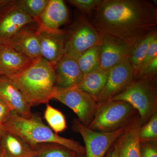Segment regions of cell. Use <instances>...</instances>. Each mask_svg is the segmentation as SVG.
<instances>
[{
  "instance_id": "4dcf8cb0",
  "label": "cell",
  "mask_w": 157,
  "mask_h": 157,
  "mask_svg": "<svg viewBox=\"0 0 157 157\" xmlns=\"http://www.w3.org/2000/svg\"><path fill=\"white\" fill-rule=\"evenodd\" d=\"M12 112L10 107L0 100V125H2L9 120Z\"/></svg>"
},
{
  "instance_id": "484cf974",
  "label": "cell",
  "mask_w": 157,
  "mask_h": 157,
  "mask_svg": "<svg viewBox=\"0 0 157 157\" xmlns=\"http://www.w3.org/2000/svg\"><path fill=\"white\" fill-rule=\"evenodd\" d=\"M139 137L140 143L157 142V112L155 113L145 124L140 127Z\"/></svg>"
},
{
  "instance_id": "cb8c5ba5",
  "label": "cell",
  "mask_w": 157,
  "mask_h": 157,
  "mask_svg": "<svg viewBox=\"0 0 157 157\" xmlns=\"http://www.w3.org/2000/svg\"><path fill=\"white\" fill-rule=\"evenodd\" d=\"M48 2L49 0H18L15 1L14 5L37 21L44 12Z\"/></svg>"
},
{
  "instance_id": "8d00e7d4",
  "label": "cell",
  "mask_w": 157,
  "mask_h": 157,
  "mask_svg": "<svg viewBox=\"0 0 157 157\" xmlns=\"http://www.w3.org/2000/svg\"><path fill=\"white\" fill-rule=\"evenodd\" d=\"M82 154H77L76 155V157H81Z\"/></svg>"
},
{
  "instance_id": "836d02e7",
  "label": "cell",
  "mask_w": 157,
  "mask_h": 157,
  "mask_svg": "<svg viewBox=\"0 0 157 157\" xmlns=\"http://www.w3.org/2000/svg\"><path fill=\"white\" fill-rule=\"evenodd\" d=\"M5 132V130L3 129L2 126L0 125V142H1V140H2V137Z\"/></svg>"
},
{
  "instance_id": "8992f818",
  "label": "cell",
  "mask_w": 157,
  "mask_h": 157,
  "mask_svg": "<svg viewBox=\"0 0 157 157\" xmlns=\"http://www.w3.org/2000/svg\"><path fill=\"white\" fill-rule=\"evenodd\" d=\"M52 99L72 109L78 116V120L86 127L93 121L98 107L95 99L78 86L67 88L57 87Z\"/></svg>"
},
{
  "instance_id": "4fadbf2b",
  "label": "cell",
  "mask_w": 157,
  "mask_h": 157,
  "mask_svg": "<svg viewBox=\"0 0 157 157\" xmlns=\"http://www.w3.org/2000/svg\"><path fill=\"white\" fill-rule=\"evenodd\" d=\"M1 45L12 48L33 60L36 61L42 57L36 32L26 26Z\"/></svg>"
},
{
  "instance_id": "ac0fdd59",
  "label": "cell",
  "mask_w": 157,
  "mask_h": 157,
  "mask_svg": "<svg viewBox=\"0 0 157 157\" xmlns=\"http://www.w3.org/2000/svg\"><path fill=\"white\" fill-rule=\"evenodd\" d=\"M69 12L62 0H49L44 12L37 20L38 26L51 30L59 28L67 21Z\"/></svg>"
},
{
  "instance_id": "30bf717a",
  "label": "cell",
  "mask_w": 157,
  "mask_h": 157,
  "mask_svg": "<svg viewBox=\"0 0 157 157\" xmlns=\"http://www.w3.org/2000/svg\"><path fill=\"white\" fill-rule=\"evenodd\" d=\"M36 32L42 57L49 62L55 68L65 54L67 40L64 31L59 29H48L38 26Z\"/></svg>"
},
{
  "instance_id": "3957f363",
  "label": "cell",
  "mask_w": 157,
  "mask_h": 157,
  "mask_svg": "<svg viewBox=\"0 0 157 157\" xmlns=\"http://www.w3.org/2000/svg\"><path fill=\"white\" fill-rule=\"evenodd\" d=\"M2 126L5 131L20 137L35 149L41 144L54 143L79 154L85 153V147L78 142L60 136L46 125L41 118L33 114L30 118H25L12 111L9 120Z\"/></svg>"
},
{
  "instance_id": "83f0119b",
  "label": "cell",
  "mask_w": 157,
  "mask_h": 157,
  "mask_svg": "<svg viewBox=\"0 0 157 157\" xmlns=\"http://www.w3.org/2000/svg\"><path fill=\"white\" fill-rule=\"evenodd\" d=\"M156 57H157V39L154 41L150 46L145 57L138 68L137 72L135 73V77L146 67L147 65Z\"/></svg>"
},
{
  "instance_id": "d4e9b609",
  "label": "cell",
  "mask_w": 157,
  "mask_h": 157,
  "mask_svg": "<svg viewBox=\"0 0 157 157\" xmlns=\"http://www.w3.org/2000/svg\"><path fill=\"white\" fill-rule=\"evenodd\" d=\"M44 118L50 128L56 134L63 132L67 129V122L65 116L60 111L48 104H46Z\"/></svg>"
},
{
  "instance_id": "e0dca14e",
  "label": "cell",
  "mask_w": 157,
  "mask_h": 157,
  "mask_svg": "<svg viewBox=\"0 0 157 157\" xmlns=\"http://www.w3.org/2000/svg\"><path fill=\"white\" fill-rule=\"evenodd\" d=\"M0 100L21 116L30 118L33 115L30 105L18 89L9 79L2 77H0Z\"/></svg>"
},
{
  "instance_id": "4316f807",
  "label": "cell",
  "mask_w": 157,
  "mask_h": 157,
  "mask_svg": "<svg viewBox=\"0 0 157 157\" xmlns=\"http://www.w3.org/2000/svg\"><path fill=\"white\" fill-rule=\"evenodd\" d=\"M102 0H69L71 5L88 14L94 11L102 2Z\"/></svg>"
},
{
  "instance_id": "2e32d148",
  "label": "cell",
  "mask_w": 157,
  "mask_h": 157,
  "mask_svg": "<svg viewBox=\"0 0 157 157\" xmlns=\"http://www.w3.org/2000/svg\"><path fill=\"white\" fill-rule=\"evenodd\" d=\"M35 61L12 48L0 45V77L19 75Z\"/></svg>"
},
{
  "instance_id": "8fae6325",
  "label": "cell",
  "mask_w": 157,
  "mask_h": 157,
  "mask_svg": "<svg viewBox=\"0 0 157 157\" xmlns=\"http://www.w3.org/2000/svg\"><path fill=\"white\" fill-rule=\"evenodd\" d=\"M101 35V42L98 47L100 66L102 70L108 71L116 65L128 59L132 49L130 47L117 39Z\"/></svg>"
},
{
  "instance_id": "f546056e",
  "label": "cell",
  "mask_w": 157,
  "mask_h": 157,
  "mask_svg": "<svg viewBox=\"0 0 157 157\" xmlns=\"http://www.w3.org/2000/svg\"><path fill=\"white\" fill-rule=\"evenodd\" d=\"M157 142L140 143V157H157Z\"/></svg>"
},
{
  "instance_id": "7a4b0ae2",
  "label": "cell",
  "mask_w": 157,
  "mask_h": 157,
  "mask_svg": "<svg viewBox=\"0 0 157 157\" xmlns=\"http://www.w3.org/2000/svg\"><path fill=\"white\" fill-rule=\"evenodd\" d=\"M6 78L18 89L31 107L48 104L57 88L54 68L43 57L19 75Z\"/></svg>"
},
{
  "instance_id": "74e56055",
  "label": "cell",
  "mask_w": 157,
  "mask_h": 157,
  "mask_svg": "<svg viewBox=\"0 0 157 157\" xmlns=\"http://www.w3.org/2000/svg\"><path fill=\"white\" fill-rule=\"evenodd\" d=\"M0 151H1V147H0Z\"/></svg>"
},
{
  "instance_id": "1f68e13d",
  "label": "cell",
  "mask_w": 157,
  "mask_h": 157,
  "mask_svg": "<svg viewBox=\"0 0 157 157\" xmlns=\"http://www.w3.org/2000/svg\"><path fill=\"white\" fill-rule=\"evenodd\" d=\"M12 0H0V12L14 2Z\"/></svg>"
},
{
  "instance_id": "9c48e42d",
  "label": "cell",
  "mask_w": 157,
  "mask_h": 157,
  "mask_svg": "<svg viewBox=\"0 0 157 157\" xmlns=\"http://www.w3.org/2000/svg\"><path fill=\"white\" fill-rule=\"evenodd\" d=\"M135 78V72L128 59L116 65L109 70L106 85L96 99L98 103L107 101L122 92Z\"/></svg>"
},
{
  "instance_id": "5b68a950",
  "label": "cell",
  "mask_w": 157,
  "mask_h": 157,
  "mask_svg": "<svg viewBox=\"0 0 157 157\" xmlns=\"http://www.w3.org/2000/svg\"><path fill=\"white\" fill-rule=\"evenodd\" d=\"M131 104L123 101L107 100L98 103L94 117L89 128L110 132L126 126L136 114Z\"/></svg>"
},
{
  "instance_id": "52a82bcc",
  "label": "cell",
  "mask_w": 157,
  "mask_h": 157,
  "mask_svg": "<svg viewBox=\"0 0 157 157\" xmlns=\"http://www.w3.org/2000/svg\"><path fill=\"white\" fill-rule=\"evenodd\" d=\"M125 127L110 132L94 131L75 119L73 128L84 140L86 157H104L110 147L123 133Z\"/></svg>"
},
{
  "instance_id": "ba28073f",
  "label": "cell",
  "mask_w": 157,
  "mask_h": 157,
  "mask_svg": "<svg viewBox=\"0 0 157 157\" xmlns=\"http://www.w3.org/2000/svg\"><path fill=\"white\" fill-rule=\"evenodd\" d=\"M101 35L83 15L66 41L65 52L78 58L90 48L100 44Z\"/></svg>"
},
{
  "instance_id": "d6986e66",
  "label": "cell",
  "mask_w": 157,
  "mask_h": 157,
  "mask_svg": "<svg viewBox=\"0 0 157 157\" xmlns=\"http://www.w3.org/2000/svg\"><path fill=\"white\" fill-rule=\"evenodd\" d=\"M0 147L5 157H37L36 149L20 137L5 131Z\"/></svg>"
},
{
  "instance_id": "7402d4cb",
  "label": "cell",
  "mask_w": 157,
  "mask_h": 157,
  "mask_svg": "<svg viewBox=\"0 0 157 157\" xmlns=\"http://www.w3.org/2000/svg\"><path fill=\"white\" fill-rule=\"evenodd\" d=\"M77 62L83 75L101 69L98 45L94 46L82 54L77 59Z\"/></svg>"
},
{
  "instance_id": "f1b7e54d",
  "label": "cell",
  "mask_w": 157,
  "mask_h": 157,
  "mask_svg": "<svg viewBox=\"0 0 157 157\" xmlns=\"http://www.w3.org/2000/svg\"><path fill=\"white\" fill-rule=\"evenodd\" d=\"M157 57L147 65L135 78H156Z\"/></svg>"
},
{
  "instance_id": "6da1fadb",
  "label": "cell",
  "mask_w": 157,
  "mask_h": 157,
  "mask_svg": "<svg viewBox=\"0 0 157 157\" xmlns=\"http://www.w3.org/2000/svg\"><path fill=\"white\" fill-rule=\"evenodd\" d=\"M86 18L101 34L131 49L157 31L156 6L146 0H102Z\"/></svg>"
},
{
  "instance_id": "603a6c76",
  "label": "cell",
  "mask_w": 157,
  "mask_h": 157,
  "mask_svg": "<svg viewBox=\"0 0 157 157\" xmlns=\"http://www.w3.org/2000/svg\"><path fill=\"white\" fill-rule=\"evenodd\" d=\"M37 157H76V152L60 144H43L36 149Z\"/></svg>"
},
{
  "instance_id": "ffe728a7",
  "label": "cell",
  "mask_w": 157,
  "mask_h": 157,
  "mask_svg": "<svg viewBox=\"0 0 157 157\" xmlns=\"http://www.w3.org/2000/svg\"><path fill=\"white\" fill-rule=\"evenodd\" d=\"M109 70L104 71L100 69L85 74L78 87L90 94L96 100L98 95L106 85L109 76Z\"/></svg>"
},
{
  "instance_id": "9a60e30c",
  "label": "cell",
  "mask_w": 157,
  "mask_h": 157,
  "mask_svg": "<svg viewBox=\"0 0 157 157\" xmlns=\"http://www.w3.org/2000/svg\"><path fill=\"white\" fill-rule=\"evenodd\" d=\"M77 58L65 53L55 67L57 87L67 88L78 86L83 78Z\"/></svg>"
},
{
  "instance_id": "5bb4252c",
  "label": "cell",
  "mask_w": 157,
  "mask_h": 157,
  "mask_svg": "<svg viewBox=\"0 0 157 157\" xmlns=\"http://www.w3.org/2000/svg\"><path fill=\"white\" fill-rule=\"evenodd\" d=\"M141 127L139 114H135L115 142L119 157H140L139 132Z\"/></svg>"
},
{
  "instance_id": "44dd1931",
  "label": "cell",
  "mask_w": 157,
  "mask_h": 157,
  "mask_svg": "<svg viewBox=\"0 0 157 157\" xmlns=\"http://www.w3.org/2000/svg\"><path fill=\"white\" fill-rule=\"evenodd\" d=\"M157 39V31L141 39L131 49L128 60L132 65L135 73L145 57L150 46Z\"/></svg>"
},
{
  "instance_id": "d6a6232c",
  "label": "cell",
  "mask_w": 157,
  "mask_h": 157,
  "mask_svg": "<svg viewBox=\"0 0 157 157\" xmlns=\"http://www.w3.org/2000/svg\"><path fill=\"white\" fill-rule=\"evenodd\" d=\"M111 155H112V157H119L117 150L114 147L113 149L111 150Z\"/></svg>"
},
{
  "instance_id": "7c38bea8",
  "label": "cell",
  "mask_w": 157,
  "mask_h": 157,
  "mask_svg": "<svg viewBox=\"0 0 157 157\" xmlns=\"http://www.w3.org/2000/svg\"><path fill=\"white\" fill-rule=\"evenodd\" d=\"M14 2L0 12V45L20 30L36 20L17 9Z\"/></svg>"
},
{
  "instance_id": "d590c367",
  "label": "cell",
  "mask_w": 157,
  "mask_h": 157,
  "mask_svg": "<svg viewBox=\"0 0 157 157\" xmlns=\"http://www.w3.org/2000/svg\"><path fill=\"white\" fill-rule=\"evenodd\" d=\"M0 157H5V155H4V153L2 151V150L1 149V151H0Z\"/></svg>"
},
{
  "instance_id": "277c9868",
  "label": "cell",
  "mask_w": 157,
  "mask_h": 157,
  "mask_svg": "<svg viewBox=\"0 0 157 157\" xmlns=\"http://www.w3.org/2000/svg\"><path fill=\"white\" fill-rule=\"evenodd\" d=\"M156 78H135L123 91L109 99L128 102L138 112L141 126L157 112Z\"/></svg>"
},
{
  "instance_id": "e575fe53",
  "label": "cell",
  "mask_w": 157,
  "mask_h": 157,
  "mask_svg": "<svg viewBox=\"0 0 157 157\" xmlns=\"http://www.w3.org/2000/svg\"><path fill=\"white\" fill-rule=\"evenodd\" d=\"M107 157H112V155H111V151L108 152Z\"/></svg>"
}]
</instances>
